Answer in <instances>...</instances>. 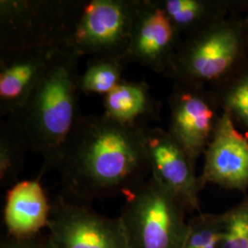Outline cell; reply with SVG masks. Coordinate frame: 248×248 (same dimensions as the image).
Masks as SVG:
<instances>
[{
    "label": "cell",
    "instance_id": "18",
    "mask_svg": "<svg viewBox=\"0 0 248 248\" xmlns=\"http://www.w3.org/2000/svg\"><path fill=\"white\" fill-rule=\"evenodd\" d=\"M211 90L222 110L248 131V60L228 79Z\"/></svg>",
    "mask_w": 248,
    "mask_h": 248
},
{
    "label": "cell",
    "instance_id": "16",
    "mask_svg": "<svg viewBox=\"0 0 248 248\" xmlns=\"http://www.w3.org/2000/svg\"><path fill=\"white\" fill-rule=\"evenodd\" d=\"M27 140L16 122L1 123L0 126V183L2 186H11L18 182L23 169L27 150Z\"/></svg>",
    "mask_w": 248,
    "mask_h": 248
},
{
    "label": "cell",
    "instance_id": "9",
    "mask_svg": "<svg viewBox=\"0 0 248 248\" xmlns=\"http://www.w3.org/2000/svg\"><path fill=\"white\" fill-rule=\"evenodd\" d=\"M143 142L150 165L151 176L185 206L186 211L201 213L202 190L195 165L168 130L145 126Z\"/></svg>",
    "mask_w": 248,
    "mask_h": 248
},
{
    "label": "cell",
    "instance_id": "4",
    "mask_svg": "<svg viewBox=\"0 0 248 248\" xmlns=\"http://www.w3.org/2000/svg\"><path fill=\"white\" fill-rule=\"evenodd\" d=\"M186 208L150 176L125 196L119 216L130 248H182Z\"/></svg>",
    "mask_w": 248,
    "mask_h": 248
},
{
    "label": "cell",
    "instance_id": "1",
    "mask_svg": "<svg viewBox=\"0 0 248 248\" xmlns=\"http://www.w3.org/2000/svg\"><path fill=\"white\" fill-rule=\"evenodd\" d=\"M142 128L80 116L57 169L67 196L89 202L140 186L151 174Z\"/></svg>",
    "mask_w": 248,
    "mask_h": 248
},
{
    "label": "cell",
    "instance_id": "19",
    "mask_svg": "<svg viewBox=\"0 0 248 248\" xmlns=\"http://www.w3.org/2000/svg\"><path fill=\"white\" fill-rule=\"evenodd\" d=\"M188 222L182 248H220L222 213H199Z\"/></svg>",
    "mask_w": 248,
    "mask_h": 248
},
{
    "label": "cell",
    "instance_id": "3",
    "mask_svg": "<svg viewBox=\"0 0 248 248\" xmlns=\"http://www.w3.org/2000/svg\"><path fill=\"white\" fill-rule=\"evenodd\" d=\"M248 60V19L229 14L182 39L167 75L177 84L211 90Z\"/></svg>",
    "mask_w": 248,
    "mask_h": 248
},
{
    "label": "cell",
    "instance_id": "10",
    "mask_svg": "<svg viewBox=\"0 0 248 248\" xmlns=\"http://www.w3.org/2000/svg\"><path fill=\"white\" fill-rule=\"evenodd\" d=\"M181 41V34L159 1L142 0L126 62H136L155 73L167 74Z\"/></svg>",
    "mask_w": 248,
    "mask_h": 248
},
{
    "label": "cell",
    "instance_id": "7",
    "mask_svg": "<svg viewBox=\"0 0 248 248\" xmlns=\"http://www.w3.org/2000/svg\"><path fill=\"white\" fill-rule=\"evenodd\" d=\"M46 230L52 248H130L119 217L104 216L67 195L52 201Z\"/></svg>",
    "mask_w": 248,
    "mask_h": 248
},
{
    "label": "cell",
    "instance_id": "21",
    "mask_svg": "<svg viewBox=\"0 0 248 248\" xmlns=\"http://www.w3.org/2000/svg\"><path fill=\"white\" fill-rule=\"evenodd\" d=\"M0 248H52L47 234H37L29 237H14L6 234Z\"/></svg>",
    "mask_w": 248,
    "mask_h": 248
},
{
    "label": "cell",
    "instance_id": "17",
    "mask_svg": "<svg viewBox=\"0 0 248 248\" xmlns=\"http://www.w3.org/2000/svg\"><path fill=\"white\" fill-rule=\"evenodd\" d=\"M126 62L111 57H94L89 60L86 70L80 74V92L106 96L123 81Z\"/></svg>",
    "mask_w": 248,
    "mask_h": 248
},
{
    "label": "cell",
    "instance_id": "12",
    "mask_svg": "<svg viewBox=\"0 0 248 248\" xmlns=\"http://www.w3.org/2000/svg\"><path fill=\"white\" fill-rule=\"evenodd\" d=\"M18 181L7 190L3 221L7 234L14 237H29L47 229L52 202L49 201L41 178Z\"/></svg>",
    "mask_w": 248,
    "mask_h": 248
},
{
    "label": "cell",
    "instance_id": "13",
    "mask_svg": "<svg viewBox=\"0 0 248 248\" xmlns=\"http://www.w3.org/2000/svg\"><path fill=\"white\" fill-rule=\"evenodd\" d=\"M53 50H28L0 55V114L16 115L26 103Z\"/></svg>",
    "mask_w": 248,
    "mask_h": 248
},
{
    "label": "cell",
    "instance_id": "8",
    "mask_svg": "<svg viewBox=\"0 0 248 248\" xmlns=\"http://www.w3.org/2000/svg\"><path fill=\"white\" fill-rule=\"evenodd\" d=\"M168 131L193 162L213 139L222 109L212 90L176 83L169 98Z\"/></svg>",
    "mask_w": 248,
    "mask_h": 248
},
{
    "label": "cell",
    "instance_id": "2",
    "mask_svg": "<svg viewBox=\"0 0 248 248\" xmlns=\"http://www.w3.org/2000/svg\"><path fill=\"white\" fill-rule=\"evenodd\" d=\"M69 48L53 50L26 103L12 118L30 150L44 160V168L58 169L79 120V60Z\"/></svg>",
    "mask_w": 248,
    "mask_h": 248
},
{
    "label": "cell",
    "instance_id": "20",
    "mask_svg": "<svg viewBox=\"0 0 248 248\" xmlns=\"http://www.w3.org/2000/svg\"><path fill=\"white\" fill-rule=\"evenodd\" d=\"M222 224L220 248H248V196L222 213Z\"/></svg>",
    "mask_w": 248,
    "mask_h": 248
},
{
    "label": "cell",
    "instance_id": "6",
    "mask_svg": "<svg viewBox=\"0 0 248 248\" xmlns=\"http://www.w3.org/2000/svg\"><path fill=\"white\" fill-rule=\"evenodd\" d=\"M141 4L142 0L80 1L62 47L71 49L81 57H111L126 62Z\"/></svg>",
    "mask_w": 248,
    "mask_h": 248
},
{
    "label": "cell",
    "instance_id": "14",
    "mask_svg": "<svg viewBox=\"0 0 248 248\" xmlns=\"http://www.w3.org/2000/svg\"><path fill=\"white\" fill-rule=\"evenodd\" d=\"M104 115L129 127L149 126L157 121L161 104L143 81L123 80L104 97Z\"/></svg>",
    "mask_w": 248,
    "mask_h": 248
},
{
    "label": "cell",
    "instance_id": "5",
    "mask_svg": "<svg viewBox=\"0 0 248 248\" xmlns=\"http://www.w3.org/2000/svg\"><path fill=\"white\" fill-rule=\"evenodd\" d=\"M79 0H1L0 55L62 47Z\"/></svg>",
    "mask_w": 248,
    "mask_h": 248
},
{
    "label": "cell",
    "instance_id": "22",
    "mask_svg": "<svg viewBox=\"0 0 248 248\" xmlns=\"http://www.w3.org/2000/svg\"><path fill=\"white\" fill-rule=\"evenodd\" d=\"M247 19H248V14L247 15Z\"/></svg>",
    "mask_w": 248,
    "mask_h": 248
},
{
    "label": "cell",
    "instance_id": "11",
    "mask_svg": "<svg viewBox=\"0 0 248 248\" xmlns=\"http://www.w3.org/2000/svg\"><path fill=\"white\" fill-rule=\"evenodd\" d=\"M204 157L203 170L199 177L202 189L213 184L231 190H248V138L224 110Z\"/></svg>",
    "mask_w": 248,
    "mask_h": 248
},
{
    "label": "cell",
    "instance_id": "15",
    "mask_svg": "<svg viewBox=\"0 0 248 248\" xmlns=\"http://www.w3.org/2000/svg\"><path fill=\"white\" fill-rule=\"evenodd\" d=\"M181 36H188L231 14L235 2L224 0H158Z\"/></svg>",
    "mask_w": 248,
    "mask_h": 248
}]
</instances>
